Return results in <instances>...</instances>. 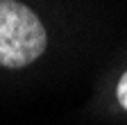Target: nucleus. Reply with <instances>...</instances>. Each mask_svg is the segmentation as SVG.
I'll return each instance as SVG.
<instances>
[{
	"label": "nucleus",
	"instance_id": "nucleus-1",
	"mask_svg": "<svg viewBox=\"0 0 127 125\" xmlns=\"http://www.w3.org/2000/svg\"><path fill=\"white\" fill-rule=\"evenodd\" d=\"M48 45L36 14L23 2L0 0V66L23 68L36 61Z\"/></svg>",
	"mask_w": 127,
	"mask_h": 125
},
{
	"label": "nucleus",
	"instance_id": "nucleus-2",
	"mask_svg": "<svg viewBox=\"0 0 127 125\" xmlns=\"http://www.w3.org/2000/svg\"><path fill=\"white\" fill-rule=\"evenodd\" d=\"M116 98H118V102L123 105V109H127V71L123 73V77L118 80V86H116Z\"/></svg>",
	"mask_w": 127,
	"mask_h": 125
}]
</instances>
